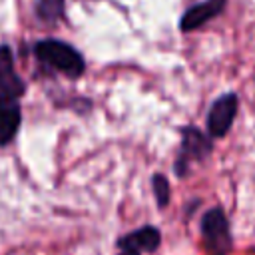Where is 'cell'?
Masks as SVG:
<instances>
[{
  "label": "cell",
  "instance_id": "9",
  "mask_svg": "<svg viewBox=\"0 0 255 255\" xmlns=\"http://www.w3.org/2000/svg\"><path fill=\"white\" fill-rule=\"evenodd\" d=\"M151 189H153L157 207L163 209L169 203V183H167V177L161 175V173H153V177H151Z\"/></svg>",
  "mask_w": 255,
  "mask_h": 255
},
{
  "label": "cell",
  "instance_id": "8",
  "mask_svg": "<svg viewBox=\"0 0 255 255\" xmlns=\"http://www.w3.org/2000/svg\"><path fill=\"white\" fill-rule=\"evenodd\" d=\"M34 12H36L38 20H42L46 24H54L64 16L66 0H38Z\"/></svg>",
  "mask_w": 255,
  "mask_h": 255
},
{
  "label": "cell",
  "instance_id": "2",
  "mask_svg": "<svg viewBox=\"0 0 255 255\" xmlns=\"http://www.w3.org/2000/svg\"><path fill=\"white\" fill-rule=\"evenodd\" d=\"M32 50L36 60L42 66L58 70L68 78H80L86 70V60L82 52L68 42H62L56 38H44V40H38Z\"/></svg>",
  "mask_w": 255,
  "mask_h": 255
},
{
  "label": "cell",
  "instance_id": "5",
  "mask_svg": "<svg viewBox=\"0 0 255 255\" xmlns=\"http://www.w3.org/2000/svg\"><path fill=\"white\" fill-rule=\"evenodd\" d=\"M237 108H239V98L233 92L219 96L211 104V108L207 112V131L211 137H223L229 131V128L235 120Z\"/></svg>",
  "mask_w": 255,
  "mask_h": 255
},
{
  "label": "cell",
  "instance_id": "10",
  "mask_svg": "<svg viewBox=\"0 0 255 255\" xmlns=\"http://www.w3.org/2000/svg\"><path fill=\"white\" fill-rule=\"evenodd\" d=\"M120 255H141V253H137V251H129V249H122Z\"/></svg>",
  "mask_w": 255,
  "mask_h": 255
},
{
  "label": "cell",
  "instance_id": "6",
  "mask_svg": "<svg viewBox=\"0 0 255 255\" xmlns=\"http://www.w3.org/2000/svg\"><path fill=\"white\" fill-rule=\"evenodd\" d=\"M227 0H203L197 2L193 6H189L185 10V14L179 20V30L181 32H191L201 28L203 24H207L209 20H213L215 16H219L225 8Z\"/></svg>",
  "mask_w": 255,
  "mask_h": 255
},
{
  "label": "cell",
  "instance_id": "3",
  "mask_svg": "<svg viewBox=\"0 0 255 255\" xmlns=\"http://www.w3.org/2000/svg\"><path fill=\"white\" fill-rule=\"evenodd\" d=\"M201 237L205 251L209 255H229L233 239H231V229L229 221L225 217V211L221 207L207 209L201 217Z\"/></svg>",
  "mask_w": 255,
  "mask_h": 255
},
{
  "label": "cell",
  "instance_id": "1",
  "mask_svg": "<svg viewBox=\"0 0 255 255\" xmlns=\"http://www.w3.org/2000/svg\"><path fill=\"white\" fill-rule=\"evenodd\" d=\"M26 92V84L16 72L12 48L0 46V145H8L14 141L20 124L22 110L20 98Z\"/></svg>",
  "mask_w": 255,
  "mask_h": 255
},
{
  "label": "cell",
  "instance_id": "7",
  "mask_svg": "<svg viewBox=\"0 0 255 255\" xmlns=\"http://www.w3.org/2000/svg\"><path fill=\"white\" fill-rule=\"evenodd\" d=\"M159 243H161V233L153 225L137 227L118 239L120 249H129V251H137V253H151L159 247Z\"/></svg>",
  "mask_w": 255,
  "mask_h": 255
},
{
  "label": "cell",
  "instance_id": "4",
  "mask_svg": "<svg viewBox=\"0 0 255 255\" xmlns=\"http://www.w3.org/2000/svg\"><path fill=\"white\" fill-rule=\"evenodd\" d=\"M209 151H211V135H205L195 126H185L181 129V147L173 163V171L177 173V177L187 175L191 161L205 159Z\"/></svg>",
  "mask_w": 255,
  "mask_h": 255
}]
</instances>
